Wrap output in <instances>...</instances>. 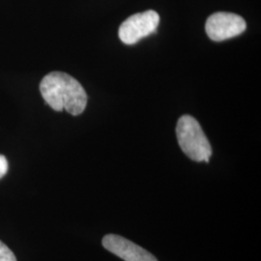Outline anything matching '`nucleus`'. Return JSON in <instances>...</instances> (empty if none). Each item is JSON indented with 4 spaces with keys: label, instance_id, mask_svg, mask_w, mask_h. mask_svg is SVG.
I'll return each instance as SVG.
<instances>
[{
    "label": "nucleus",
    "instance_id": "nucleus-1",
    "mask_svg": "<svg viewBox=\"0 0 261 261\" xmlns=\"http://www.w3.org/2000/svg\"><path fill=\"white\" fill-rule=\"evenodd\" d=\"M40 91L46 103L56 112L66 110L72 115H80L87 105V94L83 85L66 73L53 72L46 75Z\"/></svg>",
    "mask_w": 261,
    "mask_h": 261
},
{
    "label": "nucleus",
    "instance_id": "nucleus-2",
    "mask_svg": "<svg viewBox=\"0 0 261 261\" xmlns=\"http://www.w3.org/2000/svg\"><path fill=\"white\" fill-rule=\"evenodd\" d=\"M176 136L180 148L187 156L196 162L209 163L212 147L200 124L190 115L179 118Z\"/></svg>",
    "mask_w": 261,
    "mask_h": 261
},
{
    "label": "nucleus",
    "instance_id": "nucleus-3",
    "mask_svg": "<svg viewBox=\"0 0 261 261\" xmlns=\"http://www.w3.org/2000/svg\"><path fill=\"white\" fill-rule=\"evenodd\" d=\"M160 22L158 13L148 10L129 17L119 28L118 35L126 45H134L143 38L155 33Z\"/></svg>",
    "mask_w": 261,
    "mask_h": 261
},
{
    "label": "nucleus",
    "instance_id": "nucleus-4",
    "mask_svg": "<svg viewBox=\"0 0 261 261\" xmlns=\"http://www.w3.org/2000/svg\"><path fill=\"white\" fill-rule=\"evenodd\" d=\"M247 23L242 17L227 12L211 15L205 24V31L212 41L222 42L236 37L246 30Z\"/></svg>",
    "mask_w": 261,
    "mask_h": 261
},
{
    "label": "nucleus",
    "instance_id": "nucleus-5",
    "mask_svg": "<svg viewBox=\"0 0 261 261\" xmlns=\"http://www.w3.org/2000/svg\"><path fill=\"white\" fill-rule=\"evenodd\" d=\"M102 243L105 249L124 261H158L152 253L119 235L108 234Z\"/></svg>",
    "mask_w": 261,
    "mask_h": 261
},
{
    "label": "nucleus",
    "instance_id": "nucleus-6",
    "mask_svg": "<svg viewBox=\"0 0 261 261\" xmlns=\"http://www.w3.org/2000/svg\"><path fill=\"white\" fill-rule=\"evenodd\" d=\"M0 261H17L15 254L3 242L0 241Z\"/></svg>",
    "mask_w": 261,
    "mask_h": 261
},
{
    "label": "nucleus",
    "instance_id": "nucleus-7",
    "mask_svg": "<svg viewBox=\"0 0 261 261\" xmlns=\"http://www.w3.org/2000/svg\"><path fill=\"white\" fill-rule=\"evenodd\" d=\"M8 171V162L3 155H0V179Z\"/></svg>",
    "mask_w": 261,
    "mask_h": 261
}]
</instances>
